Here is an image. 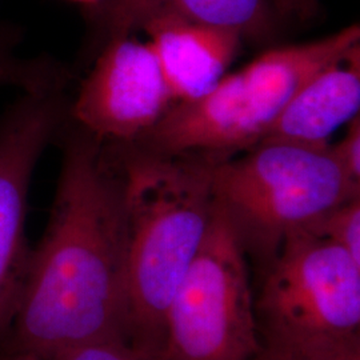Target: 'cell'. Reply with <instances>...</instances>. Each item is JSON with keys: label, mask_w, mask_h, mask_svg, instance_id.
Listing matches in <instances>:
<instances>
[{"label": "cell", "mask_w": 360, "mask_h": 360, "mask_svg": "<svg viewBox=\"0 0 360 360\" xmlns=\"http://www.w3.org/2000/svg\"><path fill=\"white\" fill-rule=\"evenodd\" d=\"M359 108L360 43L309 77L262 142L327 146L336 129L359 116Z\"/></svg>", "instance_id": "10"}, {"label": "cell", "mask_w": 360, "mask_h": 360, "mask_svg": "<svg viewBox=\"0 0 360 360\" xmlns=\"http://www.w3.org/2000/svg\"><path fill=\"white\" fill-rule=\"evenodd\" d=\"M72 1H77V3H83L86 6H91V4H95V3H99L102 0H72Z\"/></svg>", "instance_id": "19"}, {"label": "cell", "mask_w": 360, "mask_h": 360, "mask_svg": "<svg viewBox=\"0 0 360 360\" xmlns=\"http://www.w3.org/2000/svg\"><path fill=\"white\" fill-rule=\"evenodd\" d=\"M260 346L245 245L215 202L165 316V360H252Z\"/></svg>", "instance_id": "5"}, {"label": "cell", "mask_w": 360, "mask_h": 360, "mask_svg": "<svg viewBox=\"0 0 360 360\" xmlns=\"http://www.w3.org/2000/svg\"><path fill=\"white\" fill-rule=\"evenodd\" d=\"M43 360H165V358L162 351L141 345L129 336H119L63 348Z\"/></svg>", "instance_id": "14"}, {"label": "cell", "mask_w": 360, "mask_h": 360, "mask_svg": "<svg viewBox=\"0 0 360 360\" xmlns=\"http://www.w3.org/2000/svg\"><path fill=\"white\" fill-rule=\"evenodd\" d=\"M306 230L342 247L360 263V195L334 207Z\"/></svg>", "instance_id": "15"}, {"label": "cell", "mask_w": 360, "mask_h": 360, "mask_svg": "<svg viewBox=\"0 0 360 360\" xmlns=\"http://www.w3.org/2000/svg\"><path fill=\"white\" fill-rule=\"evenodd\" d=\"M108 1L147 39L176 103L212 90L240 49L236 34L188 19L163 0Z\"/></svg>", "instance_id": "9"}, {"label": "cell", "mask_w": 360, "mask_h": 360, "mask_svg": "<svg viewBox=\"0 0 360 360\" xmlns=\"http://www.w3.org/2000/svg\"><path fill=\"white\" fill-rule=\"evenodd\" d=\"M65 87L20 94L0 119V340L8 339L32 247L30 187L39 160L67 119Z\"/></svg>", "instance_id": "8"}, {"label": "cell", "mask_w": 360, "mask_h": 360, "mask_svg": "<svg viewBox=\"0 0 360 360\" xmlns=\"http://www.w3.org/2000/svg\"><path fill=\"white\" fill-rule=\"evenodd\" d=\"M260 340L360 339V263L309 230L285 236L255 303Z\"/></svg>", "instance_id": "6"}, {"label": "cell", "mask_w": 360, "mask_h": 360, "mask_svg": "<svg viewBox=\"0 0 360 360\" xmlns=\"http://www.w3.org/2000/svg\"><path fill=\"white\" fill-rule=\"evenodd\" d=\"M183 16L231 31L252 41H266L276 32L281 18L271 0H163Z\"/></svg>", "instance_id": "11"}, {"label": "cell", "mask_w": 360, "mask_h": 360, "mask_svg": "<svg viewBox=\"0 0 360 360\" xmlns=\"http://www.w3.org/2000/svg\"><path fill=\"white\" fill-rule=\"evenodd\" d=\"M104 147L124 188L129 338L162 351L168 304L206 236L214 172L226 156Z\"/></svg>", "instance_id": "2"}, {"label": "cell", "mask_w": 360, "mask_h": 360, "mask_svg": "<svg viewBox=\"0 0 360 360\" xmlns=\"http://www.w3.org/2000/svg\"><path fill=\"white\" fill-rule=\"evenodd\" d=\"M119 336H129L123 180L103 143L74 127L47 226L31 250L8 349L43 360Z\"/></svg>", "instance_id": "1"}, {"label": "cell", "mask_w": 360, "mask_h": 360, "mask_svg": "<svg viewBox=\"0 0 360 360\" xmlns=\"http://www.w3.org/2000/svg\"><path fill=\"white\" fill-rule=\"evenodd\" d=\"M0 360H40L37 355L30 354L26 351H16V349H7L1 356Z\"/></svg>", "instance_id": "18"}, {"label": "cell", "mask_w": 360, "mask_h": 360, "mask_svg": "<svg viewBox=\"0 0 360 360\" xmlns=\"http://www.w3.org/2000/svg\"><path fill=\"white\" fill-rule=\"evenodd\" d=\"M102 38L67 119L108 146L141 142L176 104L142 32L108 1L87 6Z\"/></svg>", "instance_id": "7"}, {"label": "cell", "mask_w": 360, "mask_h": 360, "mask_svg": "<svg viewBox=\"0 0 360 360\" xmlns=\"http://www.w3.org/2000/svg\"><path fill=\"white\" fill-rule=\"evenodd\" d=\"M331 151L346 169L348 175L360 183V120L359 116L348 123V129L345 136L336 143L330 144Z\"/></svg>", "instance_id": "16"}, {"label": "cell", "mask_w": 360, "mask_h": 360, "mask_svg": "<svg viewBox=\"0 0 360 360\" xmlns=\"http://www.w3.org/2000/svg\"><path fill=\"white\" fill-rule=\"evenodd\" d=\"M281 19L307 22L316 16L319 0H271Z\"/></svg>", "instance_id": "17"}, {"label": "cell", "mask_w": 360, "mask_h": 360, "mask_svg": "<svg viewBox=\"0 0 360 360\" xmlns=\"http://www.w3.org/2000/svg\"><path fill=\"white\" fill-rule=\"evenodd\" d=\"M359 43V25H352L314 41L272 47L206 95L175 104L135 146L162 154L250 150L309 77Z\"/></svg>", "instance_id": "3"}, {"label": "cell", "mask_w": 360, "mask_h": 360, "mask_svg": "<svg viewBox=\"0 0 360 360\" xmlns=\"http://www.w3.org/2000/svg\"><path fill=\"white\" fill-rule=\"evenodd\" d=\"M214 195L247 255L267 269L287 235L360 195V183L340 166L330 144L264 141L239 159L219 162Z\"/></svg>", "instance_id": "4"}, {"label": "cell", "mask_w": 360, "mask_h": 360, "mask_svg": "<svg viewBox=\"0 0 360 360\" xmlns=\"http://www.w3.org/2000/svg\"><path fill=\"white\" fill-rule=\"evenodd\" d=\"M18 35L0 25V89L25 92L63 87L65 72L51 59L25 58L18 51Z\"/></svg>", "instance_id": "12"}, {"label": "cell", "mask_w": 360, "mask_h": 360, "mask_svg": "<svg viewBox=\"0 0 360 360\" xmlns=\"http://www.w3.org/2000/svg\"><path fill=\"white\" fill-rule=\"evenodd\" d=\"M252 360H360V339L327 342L260 340Z\"/></svg>", "instance_id": "13"}]
</instances>
